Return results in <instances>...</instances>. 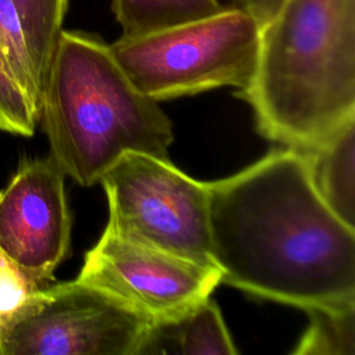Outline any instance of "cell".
<instances>
[{"label":"cell","mask_w":355,"mask_h":355,"mask_svg":"<svg viewBox=\"0 0 355 355\" xmlns=\"http://www.w3.org/2000/svg\"><path fill=\"white\" fill-rule=\"evenodd\" d=\"M115 232L200 265L214 266L208 183L169 158L126 153L100 179Z\"/></svg>","instance_id":"obj_5"},{"label":"cell","mask_w":355,"mask_h":355,"mask_svg":"<svg viewBox=\"0 0 355 355\" xmlns=\"http://www.w3.org/2000/svg\"><path fill=\"white\" fill-rule=\"evenodd\" d=\"M0 50L39 115L43 89L31 61L24 25L14 0H0Z\"/></svg>","instance_id":"obj_14"},{"label":"cell","mask_w":355,"mask_h":355,"mask_svg":"<svg viewBox=\"0 0 355 355\" xmlns=\"http://www.w3.org/2000/svg\"><path fill=\"white\" fill-rule=\"evenodd\" d=\"M76 279L107 291L153 322L211 297L220 273L105 226L86 252Z\"/></svg>","instance_id":"obj_7"},{"label":"cell","mask_w":355,"mask_h":355,"mask_svg":"<svg viewBox=\"0 0 355 355\" xmlns=\"http://www.w3.org/2000/svg\"><path fill=\"white\" fill-rule=\"evenodd\" d=\"M220 282L302 309L355 300V229L316 191L302 153L282 147L208 183Z\"/></svg>","instance_id":"obj_1"},{"label":"cell","mask_w":355,"mask_h":355,"mask_svg":"<svg viewBox=\"0 0 355 355\" xmlns=\"http://www.w3.org/2000/svg\"><path fill=\"white\" fill-rule=\"evenodd\" d=\"M110 49L133 86L155 101L225 86L243 90L255 72L259 26L232 4L201 19L121 36Z\"/></svg>","instance_id":"obj_4"},{"label":"cell","mask_w":355,"mask_h":355,"mask_svg":"<svg viewBox=\"0 0 355 355\" xmlns=\"http://www.w3.org/2000/svg\"><path fill=\"white\" fill-rule=\"evenodd\" d=\"M39 121L50 157L83 187L126 153L168 158L173 129L158 101L139 92L93 33L61 31L43 86Z\"/></svg>","instance_id":"obj_3"},{"label":"cell","mask_w":355,"mask_h":355,"mask_svg":"<svg viewBox=\"0 0 355 355\" xmlns=\"http://www.w3.org/2000/svg\"><path fill=\"white\" fill-rule=\"evenodd\" d=\"M355 116L302 153L313 186L326 205L355 229Z\"/></svg>","instance_id":"obj_10"},{"label":"cell","mask_w":355,"mask_h":355,"mask_svg":"<svg viewBox=\"0 0 355 355\" xmlns=\"http://www.w3.org/2000/svg\"><path fill=\"white\" fill-rule=\"evenodd\" d=\"M39 115L0 50V130L31 137Z\"/></svg>","instance_id":"obj_15"},{"label":"cell","mask_w":355,"mask_h":355,"mask_svg":"<svg viewBox=\"0 0 355 355\" xmlns=\"http://www.w3.org/2000/svg\"><path fill=\"white\" fill-rule=\"evenodd\" d=\"M64 180L50 155L25 158L0 191V250L39 287L53 282L69 251L72 218Z\"/></svg>","instance_id":"obj_8"},{"label":"cell","mask_w":355,"mask_h":355,"mask_svg":"<svg viewBox=\"0 0 355 355\" xmlns=\"http://www.w3.org/2000/svg\"><path fill=\"white\" fill-rule=\"evenodd\" d=\"M219 0H111L122 36H140L216 14Z\"/></svg>","instance_id":"obj_11"},{"label":"cell","mask_w":355,"mask_h":355,"mask_svg":"<svg viewBox=\"0 0 355 355\" xmlns=\"http://www.w3.org/2000/svg\"><path fill=\"white\" fill-rule=\"evenodd\" d=\"M237 348L216 302L208 297L148 323L136 355H233Z\"/></svg>","instance_id":"obj_9"},{"label":"cell","mask_w":355,"mask_h":355,"mask_svg":"<svg viewBox=\"0 0 355 355\" xmlns=\"http://www.w3.org/2000/svg\"><path fill=\"white\" fill-rule=\"evenodd\" d=\"M150 322L78 279L47 284L0 329V355H136Z\"/></svg>","instance_id":"obj_6"},{"label":"cell","mask_w":355,"mask_h":355,"mask_svg":"<svg viewBox=\"0 0 355 355\" xmlns=\"http://www.w3.org/2000/svg\"><path fill=\"white\" fill-rule=\"evenodd\" d=\"M237 96L263 137L297 151L355 116V0H283Z\"/></svg>","instance_id":"obj_2"},{"label":"cell","mask_w":355,"mask_h":355,"mask_svg":"<svg viewBox=\"0 0 355 355\" xmlns=\"http://www.w3.org/2000/svg\"><path fill=\"white\" fill-rule=\"evenodd\" d=\"M304 311L309 324L294 355H355V300Z\"/></svg>","instance_id":"obj_12"},{"label":"cell","mask_w":355,"mask_h":355,"mask_svg":"<svg viewBox=\"0 0 355 355\" xmlns=\"http://www.w3.org/2000/svg\"><path fill=\"white\" fill-rule=\"evenodd\" d=\"M40 288L0 250V329Z\"/></svg>","instance_id":"obj_16"},{"label":"cell","mask_w":355,"mask_h":355,"mask_svg":"<svg viewBox=\"0 0 355 355\" xmlns=\"http://www.w3.org/2000/svg\"><path fill=\"white\" fill-rule=\"evenodd\" d=\"M19 11L31 61L43 89L62 31L68 0H14Z\"/></svg>","instance_id":"obj_13"},{"label":"cell","mask_w":355,"mask_h":355,"mask_svg":"<svg viewBox=\"0 0 355 355\" xmlns=\"http://www.w3.org/2000/svg\"><path fill=\"white\" fill-rule=\"evenodd\" d=\"M283 0H233V6L245 11L259 29L276 14Z\"/></svg>","instance_id":"obj_17"}]
</instances>
